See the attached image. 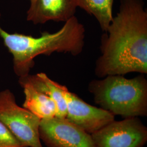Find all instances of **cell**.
Segmentation results:
<instances>
[{
  "instance_id": "cell-8",
  "label": "cell",
  "mask_w": 147,
  "mask_h": 147,
  "mask_svg": "<svg viewBox=\"0 0 147 147\" xmlns=\"http://www.w3.org/2000/svg\"><path fill=\"white\" fill-rule=\"evenodd\" d=\"M27 20L34 25L47 21L66 22L75 16L77 0H31Z\"/></svg>"
},
{
  "instance_id": "cell-9",
  "label": "cell",
  "mask_w": 147,
  "mask_h": 147,
  "mask_svg": "<svg viewBox=\"0 0 147 147\" xmlns=\"http://www.w3.org/2000/svg\"><path fill=\"white\" fill-rule=\"evenodd\" d=\"M19 81L28 84L34 88L50 96L56 105L57 113L56 117L65 118L67 102L65 92L68 89L66 86L53 81L44 73H40L36 75L28 74L19 78Z\"/></svg>"
},
{
  "instance_id": "cell-10",
  "label": "cell",
  "mask_w": 147,
  "mask_h": 147,
  "mask_svg": "<svg viewBox=\"0 0 147 147\" xmlns=\"http://www.w3.org/2000/svg\"><path fill=\"white\" fill-rule=\"evenodd\" d=\"M19 83L24 89L25 94L23 107L30 111L41 120L56 117V105L50 96L26 82L19 81Z\"/></svg>"
},
{
  "instance_id": "cell-13",
  "label": "cell",
  "mask_w": 147,
  "mask_h": 147,
  "mask_svg": "<svg viewBox=\"0 0 147 147\" xmlns=\"http://www.w3.org/2000/svg\"><path fill=\"white\" fill-rule=\"evenodd\" d=\"M30 1H31V0H30Z\"/></svg>"
},
{
  "instance_id": "cell-12",
  "label": "cell",
  "mask_w": 147,
  "mask_h": 147,
  "mask_svg": "<svg viewBox=\"0 0 147 147\" xmlns=\"http://www.w3.org/2000/svg\"><path fill=\"white\" fill-rule=\"evenodd\" d=\"M0 147H25L1 121Z\"/></svg>"
},
{
  "instance_id": "cell-5",
  "label": "cell",
  "mask_w": 147,
  "mask_h": 147,
  "mask_svg": "<svg viewBox=\"0 0 147 147\" xmlns=\"http://www.w3.org/2000/svg\"><path fill=\"white\" fill-rule=\"evenodd\" d=\"M95 147H143L147 128L138 117L112 121L91 135Z\"/></svg>"
},
{
  "instance_id": "cell-7",
  "label": "cell",
  "mask_w": 147,
  "mask_h": 147,
  "mask_svg": "<svg viewBox=\"0 0 147 147\" xmlns=\"http://www.w3.org/2000/svg\"><path fill=\"white\" fill-rule=\"evenodd\" d=\"M67 102L65 119L90 135L115 121V116L101 108L89 105L69 90L65 92Z\"/></svg>"
},
{
  "instance_id": "cell-11",
  "label": "cell",
  "mask_w": 147,
  "mask_h": 147,
  "mask_svg": "<svg viewBox=\"0 0 147 147\" xmlns=\"http://www.w3.org/2000/svg\"><path fill=\"white\" fill-rule=\"evenodd\" d=\"M114 0H77L78 7L82 8L98 21L102 31L106 32L113 19Z\"/></svg>"
},
{
  "instance_id": "cell-3",
  "label": "cell",
  "mask_w": 147,
  "mask_h": 147,
  "mask_svg": "<svg viewBox=\"0 0 147 147\" xmlns=\"http://www.w3.org/2000/svg\"><path fill=\"white\" fill-rule=\"evenodd\" d=\"M100 108L124 118L147 116V80L143 74L132 79L108 75L88 87Z\"/></svg>"
},
{
  "instance_id": "cell-2",
  "label": "cell",
  "mask_w": 147,
  "mask_h": 147,
  "mask_svg": "<svg viewBox=\"0 0 147 147\" xmlns=\"http://www.w3.org/2000/svg\"><path fill=\"white\" fill-rule=\"evenodd\" d=\"M0 37L13 56L14 73L20 78L30 74L34 58L39 55L50 56L55 52L80 55L84 47L85 28L74 16L58 31L43 32L39 37L10 33L0 25Z\"/></svg>"
},
{
  "instance_id": "cell-4",
  "label": "cell",
  "mask_w": 147,
  "mask_h": 147,
  "mask_svg": "<svg viewBox=\"0 0 147 147\" xmlns=\"http://www.w3.org/2000/svg\"><path fill=\"white\" fill-rule=\"evenodd\" d=\"M0 121L25 147H43L39 137L41 119L16 102L9 89L0 92Z\"/></svg>"
},
{
  "instance_id": "cell-6",
  "label": "cell",
  "mask_w": 147,
  "mask_h": 147,
  "mask_svg": "<svg viewBox=\"0 0 147 147\" xmlns=\"http://www.w3.org/2000/svg\"><path fill=\"white\" fill-rule=\"evenodd\" d=\"M39 134L47 147H95L91 135L65 118L42 119Z\"/></svg>"
},
{
  "instance_id": "cell-1",
  "label": "cell",
  "mask_w": 147,
  "mask_h": 147,
  "mask_svg": "<svg viewBox=\"0 0 147 147\" xmlns=\"http://www.w3.org/2000/svg\"><path fill=\"white\" fill-rule=\"evenodd\" d=\"M104 33L95 63L98 77L147 73V11L143 0H121Z\"/></svg>"
}]
</instances>
